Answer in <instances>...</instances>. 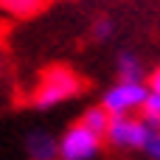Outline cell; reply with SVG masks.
Wrapping results in <instances>:
<instances>
[{
	"label": "cell",
	"mask_w": 160,
	"mask_h": 160,
	"mask_svg": "<svg viewBox=\"0 0 160 160\" xmlns=\"http://www.w3.org/2000/svg\"><path fill=\"white\" fill-rule=\"evenodd\" d=\"M82 87L84 84H82V79L73 70H68V68H51L42 76L37 93H34V107L37 110H51L56 104H65V101L76 98L82 93Z\"/></svg>",
	"instance_id": "obj_1"
},
{
	"label": "cell",
	"mask_w": 160,
	"mask_h": 160,
	"mask_svg": "<svg viewBox=\"0 0 160 160\" xmlns=\"http://www.w3.org/2000/svg\"><path fill=\"white\" fill-rule=\"evenodd\" d=\"M155 132L158 129H152L146 121H141L135 115H110V124L104 129V141L118 146V149H129V152L138 149V152H143Z\"/></svg>",
	"instance_id": "obj_2"
},
{
	"label": "cell",
	"mask_w": 160,
	"mask_h": 160,
	"mask_svg": "<svg viewBox=\"0 0 160 160\" xmlns=\"http://www.w3.org/2000/svg\"><path fill=\"white\" fill-rule=\"evenodd\" d=\"M146 93H149L146 82H118L101 96L98 107H104L110 115H132L141 110Z\"/></svg>",
	"instance_id": "obj_3"
},
{
	"label": "cell",
	"mask_w": 160,
	"mask_h": 160,
	"mask_svg": "<svg viewBox=\"0 0 160 160\" xmlns=\"http://www.w3.org/2000/svg\"><path fill=\"white\" fill-rule=\"evenodd\" d=\"M101 141L104 138H98L90 129H84L82 124H76L62 135V141H56V158L59 160H93L101 152Z\"/></svg>",
	"instance_id": "obj_4"
},
{
	"label": "cell",
	"mask_w": 160,
	"mask_h": 160,
	"mask_svg": "<svg viewBox=\"0 0 160 160\" xmlns=\"http://www.w3.org/2000/svg\"><path fill=\"white\" fill-rule=\"evenodd\" d=\"M25 152L31 160H56V141L45 132H31L25 138Z\"/></svg>",
	"instance_id": "obj_5"
},
{
	"label": "cell",
	"mask_w": 160,
	"mask_h": 160,
	"mask_svg": "<svg viewBox=\"0 0 160 160\" xmlns=\"http://www.w3.org/2000/svg\"><path fill=\"white\" fill-rule=\"evenodd\" d=\"M118 79L121 82H143V65L135 53L124 51L118 56Z\"/></svg>",
	"instance_id": "obj_6"
},
{
	"label": "cell",
	"mask_w": 160,
	"mask_h": 160,
	"mask_svg": "<svg viewBox=\"0 0 160 160\" xmlns=\"http://www.w3.org/2000/svg\"><path fill=\"white\" fill-rule=\"evenodd\" d=\"M84 129H90L93 135H98V138H104V129H107V124H110V112L104 110V107H90V110H84V115H82V121H79Z\"/></svg>",
	"instance_id": "obj_7"
},
{
	"label": "cell",
	"mask_w": 160,
	"mask_h": 160,
	"mask_svg": "<svg viewBox=\"0 0 160 160\" xmlns=\"http://www.w3.org/2000/svg\"><path fill=\"white\" fill-rule=\"evenodd\" d=\"M45 6V0H0V8L11 17H31Z\"/></svg>",
	"instance_id": "obj_8"
},
{
	"label": "cell",
	"mask_w": 160,
	"mask_h": 160,
	"mask_svg": "<svg viewBox=\"0 0 160 160\" xmlns=\"http://www.w3.org/2000/svg\"><path fill=\"white\" fill-rule=\"evenodd\" d=\"M141 121H146L152 129H160V93L149 90L141 104Z\"/></svg>",
	"instance_id": "obj_9"
},
{
	"label": "cell",
	"mask_w": 160,
	"mask_h": 160,
	"mask_svg": "<svg viewBox=\"0 0 160 160\" xmlns=\"http://www.w3.org/2000/svg\"><path fill=\"white\" fill-rule=\"evenodd\" d=\"M112 20H107V17H101V20H96L93 22V39H98V42H104V39H110L112 37Z\"/></svg>",
	"instance_id": "obj_10"
},
{
	"label": "cell",
	"mask_w": 160,
	"mask_h": 160,
	"mask_svg": "<svg viewBox=\"0 0 160 160\" xmlns=\"http://www.w3.org/2000/svg\"><path fill=\"white\" fill-rule=\"evenodd\" d=\"M143 152H146V155H149L152 160H160V129L155 132V135H152V141L146 143V149H143Z\"/></svg>",
	"instance_id": "obj_11"
},
{
	"label": "cell",
	"mask_w": 160,
	"mask_h": 160,
	"mask_svg": "<svg viewBox=\"0 0 160 160\" xmlns=\"http://www.w3.org/2000/svg\"><path fill=\"white\" fill-rule=\"evenodd\" d=\"M146 87L160 93V68H155V70H152V76H149V84H146Z\"/></svg>",
	"instance_id": "obj_12"
}]
</instances>
